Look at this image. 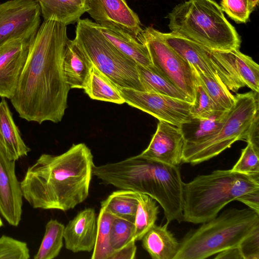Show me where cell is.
Returning a JSON list of instances; mask_svg holds the SVG:
<instances>
[{
    "instance_id": "obj_1",
    "label": "cell",
    "mask_w": 259,
    "mask_h": 259,
    "mask_svg": "<svg viewBox=\"0 0 259 259\" xmlns=\"http://www.w3.org/2000/svg\"><path fill=\"white\" fill-rule=\"evenodd\" d=\"M69 40L67 25L53 20L40 25L10 99L22 119L39 124L62 120L70 89L63 68Z\"/></svg>"
},
{
    "instance_id": "obj_2",
    "label": "cell",
    "mask_w": 259,
    "mask_h": 259,
    "mask_svg": "<svg viewBox=\"0 0 259 259\" xmlns=\"http://www.w3.org/2000/svg\"><path fill=\"white\" fill-rule=\"evenodd\" d=\"M93 158L84 143L58 155L42 154L20 182L23 197L33 208H74L89 196Z\"/></svg>"
},
{
    "instance_id": "obj_3",
    "label": "cell",
    "mask_w": 259,
    "mask_h": 259,
    "mask_svg": "<svg viewBox=\"0 0 259 259\" xmlns=\"http://www.w3.org/2000/svg\"><path fill=\"white\" fill-rule=\"evenodd\" d=\"M93 175L105 185L149 195L163 208L167 223L182 221L184 183L178 166L139 154L118 162L94 165Z\"/></svg>"
},
{
    "instance_id": "obj_4",
    "label": "cell",
    "mask_w": 259,
    "mask_h": 259,
    "mask_svg": "<svg viewBox=\"0 0 259 259\" xmlns=\"http://www.w3.org/2000/svg\"><path fill=\"white\" fill-rule=\"evenodd\" d=\"M259 189V175L229 170H216L184 184L182 221L207 222L227 204L247 192Z\"/></svg>"
},
{
    "instance_id": "obj_5",
    "label": "cell",
    "mask_w": 259,
    "mask_h": 259,
    "mask_svg": "<svg viewBox=\"0 0 259 259\" xmlns=\"http://www.w3.org/2000/svg\"><path fill=\"white\" fill-rule=\"evenodd\" d=\"M171 32L210 50H239L241 39L213 0H189L167 15Z\"/></svg>"
},
{
    "instance_id": "obj_6",
    "label": "cell",
    "mask_w": 259,
    "mask_h": 259,
    "mask_svg": "<svg viewBox=\"0 0 259 259\" xmlns=\"http://www.w3.org/2000/svg\"><path fill=\"white\" fill-rule=\"evenodd\" d=\"M258 227L259 214L251 208L228 209L187 234L174 259H204L238 247Z\"/></svg>"
},
{
    "instance_id": "obj_7",
    "label": "cell",
    "mask_w": 259,
    "mask_h": 259,
    "mask_svg": "<svg viewBox=\"0 0 259 259\" xmlns=\"http://www.w3.org/2000/svg\"><path fill=\"white\" fill-rule=\"evenodd\" d=\"M74 40L92 64L117 87L145 91L138 64L106 39L95 22L89 19H79Z\"/></svg>"
},
{
    "instance_id": "obj_8",
    "label": "cell",
    "mask_w": 259,
    "mask_h": 259,
    "mask_svg": "<svg viewBox=\"0 0 259 259\" xmlns=\"http://www.w3.org/2000/svg\"><path fill=\"white\" fill-rule=\"evenodd\" d=\"M235 97L234 105L214 135L198 143L185 144L183 162L199 164L219 155L237 141L245 140L250 127L258 114V93L239 94Z\"/></svg>"
},
{
    "instance_id": "obj_9",
    "label": "cell",
    "mask_w": 259,
    "mask_h": 259,
    "mask_svg": "<svg viewBox=\"0 0 259 259\" xmlns=\"http://www.w3.org/2000/svg\"><path fill=\"white\" fill-rule=\"evenodd\" d=\"M145 45L156 71L180 90L192 104L198 80L190 63L162 39L158 30L149 26L137 38Z\"/></svg>"
},
{
    "instance_id": "obj_10",
    "label": "cell",
    "mask_w": 259,
    "mask_h": 259,
    "mask_svg": "<svg viewBox=\"0 0 259 259\" xmlns=\"http://www.w3.org/2000/svg\"><path fill=\"white\" fill-rule=\"evenodd\" d=\"M158 33L192 66L206 75L220 78L230 91L236 92L245 86L229 65L209 49L171 32Z\"/></svg>"
},
{
    "instance_id": "obj_11",
    "label": "cell",
    "mask_w": 259,
    "mask_h": 259,
    "mask_svg": "<svg viewBox=\"0 0 259 259\" xmlns=\"http://www.w3.org/2000/svg\"><path fill=\"white\" fill-rule=\"evenodd\" d=\"M118 89L125 103L159 120L179 127L192 117L190 114L192 104L186 101L133 89L118 88Z\"/></svg>"
},
{
    "instance_id": "obj_12",
    "label": "cell",
    "mask_w": 259,
    "mask_h": 259,
    "mask_svg": "<svg viewBox=\"0 0 259 259\" xmlns=\"http://www.w3.org/2000/svg\"><path fill=\"white\" fill-rule=\"evenodd\" d=\"M40 15L36 0H11L0 4V46L38 30Z\"/></svg>"
},
{
    "instance_id": "obj_13",
    "label": "cell",
    "mask_w": 259,
    "mask_h": 259,
    "mask_svg": "<svg viewBox=\"0 0 259 259\" xmlns=\"http://www.w3.org/2000/svg\"><path fill=\"white\" fill-rule=\"evenodd\" d=\"M38 30L0 46V97L13 96Z\"/></svg>"
},
{
    "instance_id": "obj_14",
    "label": "cell",
    "mask_w": 259,
    "mask_h": 259,
    "mask_svg": "<svg viewBox=\"0 0 259 259\" xmlns=\"http://www.w3.org/2000/svg\"><path fill=\"white\" fill-rule=\"evenodd\" d=\"M86 4L87 13L100 27L123 31L136 39L143 30L125 0H86Z\"/></svg>"
},
{
    "instance_id": "obj_15",
    "label": "cell",
    "mask_w": 259,
    "mask_h": 259,
    "mask_svg": "<svg viewBox=\"0 0 259 259\" xmlns=\"http://www.w3.org/2000/svg\"><path fill=\"white\" fill-rule=\"evenodd\" d=\"M23 195L15 172V161L0 145V214L11 226L21 220Z\"/></svg>"
},
{
    "instance_id": "obj_16",
    "label": "cell",
    "mask_w": 259,
    "mask_h": 259,
    "mask_svg": "<svg viewBox=\"0 0 259 259\" xmlns=\"http://www.w3.org/2000/svg\"><path fill=\"white\" fill-rule=\"evenodd\" d=\"M185 143L180 127L159 120L148 146L139 155L165 164L179 166L182 162Z\"/></svg>"
},
{
    "instance_id": "obj_17",
    "label": "cell",
    "mask_w": 259,
    "mask_h": 259,
    "mask_svg": "<svg viewBox=\"0 0 259 259\" xmlns=\"http://www.w3.org/2000/svg\"><path fill=\"white\" fill-rule=\"evenodd\" d=\"M97 228L94 209L81 210L65 227L63 237L66 248L74 253L91 252L95 244Z\"/></svg>"
},
{
    "instance_id": "obj_18",
    "label": "cell",
    "mask_w": 259,
    "mask_h": 259,
    "mask_svg": "<svg viewBox=\"0 0 259 259\" xmlns=\"http://www.w3.org/2000/svg\"><path fill=\"white\" fill-rule=\"evenodd\" d=\"M0 145L9 158L15 161L30 151L22 139L4 99L0 102Z\"/></svg>"
},
{
    "instance_id": "obj_19",
    "label": "cell",
    "mask_w": 259,
    "mask_h": 259,
    "mask_svg": "<svg viewBox=\"0 0 259 259\" xmlns=\"http://www.w3.org/2000/svg\"><path fill=\"white\" fill-rule=\"evenodd\" d=\"M92 66V63L75 40L70 39L64 57L63 68L70 89H84Z\"/></svg>"
},
{
    "instance_id": "obj_20",
    "label": "cell",
    "mask_w": 259,
    "mask_h": 259,
    "mask_svg": "<svg viewBox=\"0 0 259 259\" xmlns=\"http://www.w3.org/2000/svg\"><path fill=\"white\" fill-rule=\"evenodd\" d=\"M164 225L154 224L142 238V246L153 259H174L180 246L173 234Z\"/></svg>"
},
{
    "instance_id": "obj_21",
    "label": "cell",
    "mask_w": 259,
    "mask_h": 259,
    "mask_svg": "<svg viewBox=\"0 0 259 259\" xmlns=\"http://www.w3.org/2000/svg\"><path fill=\"white\" fill-rule=\"evenodd\" d=\"M211 50L229 65L245 86L258 93L259 66L251 57L238 49Z\"/></svg>"
},
{
    "instance_id": "obj_22",
    "label": "cell",
    "mask_w": 259,
    "mask_h": 259,
    "mask_svg": "<svg viewBox=\"0 0 259 259\" xmlns=\"http://www.w3.org/2000/svg\"><path fill=\"white\" fill-rule=\"evenodd\" d=\"M44 20H53L66 25L77 22L89 10L86 0H36Z\"/></svg>"
},
{
    "instance_id": "obj_23",
    "label": "cell",
    "mask_w": 259,
    "mask_h": 259,
    "mask_svg": "<svg viewBox=\"0 0 259 259\" xmlns=\"http://www.w3.org/2000/svg\"><path fill=\"white\" fill-rule=\"evenodd\" d=\"M98 26L105 37L123 54L133 59L138 64L155 70L145 45L123 31Z\"/></svg>"
},
{
    "instance_id": "obj_24",
    "label": "cell",
    "mask_w": 259,
    "mask_h": 259,
    "mask_svg": "<svg viewBox=\"0 0 259 259\" xmlns=\"http://www.w3.org/2000/svg\"><path fill=\"white\" fill-rule=\"evenodd\" d=\"M229 110L224 111L208 118L191 117L180 127L185 144H193L203 141L214 135L223 124Z\"/></svg>"
},
{
    "instance_id": "obj_25",
    "label": "cell",
    "mask_w": 259,
    "mask_h": 259,
    "mask_svg": "<svg viewBox=\"0 0 259 259\" xmlns=\"http://www.w3.org/2000/svg\"><path fill=\"white\" fill-rule=\"evenodd\" d=\"M83 90L93 100L117 104L125 103L118 88L93 65Z\"/></svg>"
},
{
    "instance_id": "obj_26",
    "label": "cell",
    "mask_w": 259,
    "mask_h": 259,
    "mask_svg": "<svg viewBox=\"0 0 259 259\" xmlns=\"http://www.w3.org/2000/svg\"><path fill=\"white\" fill-rule=\"evenodd\" d=\"M139 193L121 189L112 192L101 206L114 217L134 223L138 206Z\"/></svg>"
},
{
    "instance_id": "obj_27",
    "label": "cell",
    "mask_w": 259,
    "mask_h": 259,
    "mask_svg": "<svg viewBox=\"0 0 259 259\" xmlns=\"http://www.w3.org/2000/svg\"><path fill=\"white\" fill-rule=\"evenodd\" d=\"M137 69L145 92L163 95L190 103L187 97L180 90L156 70H153L139 64L137 65Z\"/></svg>"
},
{
    "instance_id": "obj_28",
    "label": "cell",
    "mask_w": 259,
    "mask_h": 259,
    "mask_svg": "<svg viewBox=\"0 0 259 259\" xmlns=\"http://www.w3.org/2000/svg\"><path fill=\"white\" fill-rule=\"evenodd\" d=\"M138 206L135 220L134 239L141 240L145 234L154 225L159 213L156 201L148 195L139 193Z\"/></svg>"
},
{
    "instance_id": "obj_29",
    "label": "cell",
    "mask_w": 259,
    "mask_h": 259,
    "mask_svg": "<svg viewBox=\"0 0 259 259\" xmlns=\"http://www.w3.org/2000/svg\"><path fill=\"white\" fill-rule=\"evenodd\" d=\"M65 226L57 220L51 219L46 225L45 234L34 259H53L59 254L63 246Z\"/></svg>"
},
{
    "instance_id": "obj_30",
    "label": "cell",
    "mask_w": 259,
    "mask_h": 259,
    "mask_svg": "<svg viewBox=\"0 0 259 259\" xmlns=\"http://www.w3.org/2000/svg\"><path fill=\"white\" fill-rule=\"evenodd\" d=\"M192 67L197 80L213 102L224 110H230L234 104L235 97L223 81L219 78L206 75L198 69Z\"/></svg>"
},
{
    "instance_id": "obj_31",
    "label": "cell",
    "mask_w": 259,
    "mask_h": 259,
    "mask_svg": "<svg viewBox=\"0 0 259 259\" xmlns=\"http://www.w3.org/2000/svg\"><path fill=\"white\" fill-rule=\"evenodd\" d=\"M114 217L101 207L97 218V236L91 258L109 259L114 252L109 242L110 228Z\"/></svg>"
},
{
    "instance_id": "obj_32",
    "label": "cell",
    "mask_w": 259,
    "mask_h": 259,
    "mask_svg": "<svg viewBox=\"0 0 259 259\" xmlns=\"http://www.w3.org/2000/svg\"><path fill=\"white\" fill-rule=\"evenodd\" d=\"M135 230L134 223L114 217L111 224L109 237L110 245L114 251L135 241Z\"/></svg>"
},
{
    "instance_id": "obj_33",
    "label": "cell",
    "mask_w": 259,
    "mask_h": 259,
    "mask_svg": "<svg viewBox=\"0 0 259 259\" xmlns=\"http://www.w3.org/2000/svg\"><path fill=\"white\" fill-rule=\"evenodd\" d=\"M195 91L194 100L190 109L192 117L208 118L226 111L213 102L198 81Z\"/></svg>"
},
{
    "instance_id": "obj_34",
    "label": "cell",
    "mask_w": 259,
    "mask_h": 259,
    "mask_svg": "<svg viewBox=\"0 0 259 259\" xmlns=\"http://www.w3.org/2000/svg\"><path fill=\"white\" fill-rule=\"evenodd\" d=\"M231 170L247 175H259V149L248 142L245 148L242 150L240 158Z\"/></svg>"
},
{
    "instance_id": "obj_35",
    "label": "cell",
    "mask_w": 259,
    "mask_h": 259,
    "mask_svg": "<svg viewBox=\"0 0 259 259\" xmlns=\"http://www.w3.org/2000/svg\"><path fill=\"white\" fill-rule=\"evenodd\" d=\"M29 258V249L26 242L5 235L0 237V259Z\"/></svg>"
},
{
    "instance_id": "obj_36",
    "label": "cell",
    "mask_w": 259,
    "mask_h": 259,
    "mask_svg": "<svg viewBox=\"0 0 259 259\" xmlns=\"http://www.w3.org/2000/svg\"><path fill=\"white\" fill-rule=\"evenodd\" d=\"M220 7L237 23H246L254 10L249 0H221Z\"/></svg>"
},
{
    "instance_id": "obj_37",
    "label": "cell",
    "mask_w": 259,
    "mask_h": 259,
    "mask_svg": "<svg viewBox=\"0 0 259 259\" xmlns=\"http://www.w3.org/2000/svg\"><path fill=\"white\" fill-rule=\"evenodd\" d=\"M238 248L243 259H259V227L242 240Z\"/></svg>"
},
{
    "instance_id": "obj_38",
    "label": "cell",
    "mask_w": 259,
    "mask_h": 259,
    "mask_svg": "<svg viewBox=\"0 0 259 259\" xmlns=\"http://www.w3.org/2000/svg\"><path fill=\"white\" fill-rule=\"evenodd\" d=\"M259 214V189L247 192L237 198Z\"/></svg>"
},
{
    "instance_id": "obj_39",
    "label": "cell",
    "mask_w": 259,
    "mask_h": 259,
    "mask_svg": "<svg viewBox=\"0 0 259 259\" xmlns=\"http://www.w3.org/2000/svg\"><path fill=\"white\" fill-rule=\"evenodd\" d=\"M133 241L113 252L109 259H133L135 258L137 247Z\"/></svg>"
},
{
    "instance_id": "obj_40",
    "label": "cell",
    "mask_w": 259,
    "mask_h": 259,
    "mask_svg": "<svg viewBox=\"0 0 259 259\" xmlns=\"http://www.w3.org/2000/svg\"><path fill=\"white\" fill-rule=\"evenodd\" d=\"M258 117L259 114H257L250 127L245 140L247 143H251L257 149H259Z\"/></svg>"
},
{
    "instance_id": "obj_41",
    "label": "cell",
    "mask_w": 259,
    "mask_h": 259,
    "mask_svg": "<svg viewBox=\"0 0 259 259\" xmlns=\"http://www.w3.org/2000/svg\"><path fill=\"white\" fill-rule=\"evenodd\" d=\"M215 259H243L238 247L230 248L222 251L215 257Z\"/></svg>"
},
{
    "instance_id": "obj_42",
    "label": "cell",
    "mask_w": 259,
    "mask_h": 259,
    "mask_svg": "<svg viewBox=\"0 0 259 259\" xmlns=\"http://www.w3.org/2000/svg\"><path fill=\"white\" fill-rule=\"evenodd\" d=\"M252 8L254 9L258 4L259 0H249Z\"/></svg>"
},
{
    "instance_id": "obj_43",
    "label": "cell",
    "mask_w": 259,
    "mask_h": 259,
    "mask_svg": "<svg viewBox=\"0 0 259 259\" xmlns=\"http://www.w3.org/2000/svg\"><path fill=\"white\" fill-rule=\"evenodd\" d=\"M3 226V223L1 219V218L0 217V227H2Z\"/></svg>"
}]
</instances>
